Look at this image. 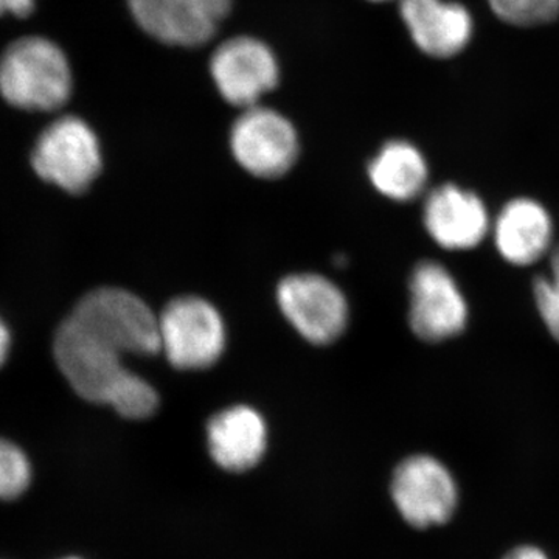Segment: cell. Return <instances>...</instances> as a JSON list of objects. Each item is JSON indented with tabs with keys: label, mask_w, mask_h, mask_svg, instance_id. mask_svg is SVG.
<instances>
[{
	"label": "cell",
	"mask_w": 559,
	"mask_h": 559,
	"mask_svg": "<svg viewBox=\"0 0 559 559\" xmlns=\"http://www.w3.org/2000/svg\"><path fill=\"white\" fill-rule=\"evenodd\" d=\"M53 355L70 388L81 399L110 406L128 419H145L159 407V395L148 381L124 367L121 353L73 319L55 334Z\"/></svg>",
	"instance_id": "1"
},
{
	"label": "cell",
	"mask_w": 559,
	"mask_h": 559,
	"mask_svg": "<svg viewBox=\"0 0 559 559\" xmlns=\"http://www.w3.org/2000/svg\"><path fill=\"white\" fill-rule=\"evenodd\" d=\"M209 451L221 468L245 473L263 459L267 428L263 417L249 406L221 411L207 425Z\"/></svg>",
	"instance_id": "14"
},
{
	"label": "cell",
	"mask_w": 559,
	"mask_h": 559,
	"mask_svg": "<svg viewBox=\"0 0 559 559\" xmlns=\"http://www.w3.org/2000/svg\"><path fill=\"white\" fill-rule=\"evenodd\" d=\"M0 94L28 110H57L72 94V70L64 51L40 36L11 44L0 58Z\"/></svg>",
	"instance_id": "2"
},
{
	"label": "cell",
	"mask_w": 559,
	"mask_h": 559,
	"mask_svg": "<svg viewBox=\"0 0 559 559\" xmlns=\"http://www.w3.org/2000/svg\"><path fill=\"white\" fill-rule=\"evenodd\" d=\"M370 2H389V0H370Z\"/></svg>",
	"instance_id": "24"
},
{
	"label": "cell",
	"mask_w": 559,
	"mask_h": 559,
	"mask_svg": "<svg viewBox=\"0 0 559 559\" xmlns=\"http://www.w3.org/2000/svg\"><path fill=\"white\" fill-rule=\"evenodd\" d=\"M423 224L432 241L447 250L477 248L491 227L485 202L455 183L430 191L423 207Z\"/></svg>",
	"instance_id": "11"
},
{
	"label": "cell",
	"mask_w": 559,
	"mask_h": 559,
	"mask_svg": "<svg viewBox=\"0 0 559 559\" xmlns=\"http://www.w3.org/2000/svg\"><path fill=\"white\" fill-rule=\"evenodd\" d=\"M367 173L374 190L396 202L414 201L425 191L429 179L426 157L406 140L385 143L371 159Z\"/></svg>",
	"instance_id": "16"
},
{
	"label": "cell",
	"mask_w": 559,
	"mask_h": 559,
	"mask_svg": "<svg viewBox=\"0 0 559 559\" xmlns=\"http://www.w3.org/2000/svg\"><path fill=\"white\" fill-rule=\"evenodd\" d=\"M69 318L121 355L151 356L160 352L159 318L130 290H91Z\"/></svg>",
	"instance_id": "3"
},
{
	"label": "cell",
	"mask_w": 559,
	"mask_h": 559,
	"mask_svg": "<svg viewBox=\"0 0 559 559\" xmlns=\"http://www.w3.org/2000/svg\"><path fill=\"white\" fill-rule=\"evenodd\" d=\"M533 294L544 325L551 337L559 342V248L551 252L549 277L536 278Z\"/></svg>",
	"instance_id": "19"
},
{
	"label": "cell",
	"mask_w": 559,
	"mask_h": 559,
	"mask_svg": "<svg viewBox=\"0 0 559 559\" xmlns=\"http://www.w3.org/2000/svg\"><path fill=\"white\" fill-rule=\"evenodd\" d=\"M210 73L221 97L241 109L260 105L280 80L274 51L252 36H235L216 47L210 58Z\"/></svg>",
	"instance_id": "9"
},
{
	"label": "cell",
	"mask_w": 559,
	"mask_h": 559,
	"mask_svg": "<svg viewBox=\"0 0 559 559\" xmlns=\"http://www.w3.org/2000/svg\"><path fill=\"white\" fill-rule=\"evenodd\" d=\"M409 323L415 336L430 344L452 340L468 325V304L443 264L419 261L409 283Z\"/></svg>",
	"instance_id": "8"
},
{
	"label": "cell",
	"mask_w": 559,
	"mask_h": 559,
	"mask_svg": "<svg viewBox=\"0 0 559 559\" xmlns=\"http://www.w3.org/2000/svg\"><path fill=\"white\" fill-rule=\"evenodd\" d=\"M66 559H80V558H66Z\"/></svg>",
	"instance_id": "25"
},
{
	"label": "cell",
	"mask_w": 559,
	"mask_h": 559,
	"mask_svg": "<svg viewBox=\"0 0 559 559\" xmlns=\"http://www.w3.org/2000/svg\"><path fill=\"white\" fill-rule=\"evenodd\" d=\"M197 3L202 11L213 17L216 22L226 17L231 9V0H191Z\"/></svg>",
	"instance_id": "20"
},
{
	"label": "cell",
	"mask_w": 559,
	"mask_h": 559,
	"mask_svg": "<svg viewBox=\"0 0 559 559\" xmlns=\"http://www.w3.org/2000/svg\"><path fill=\"white\" fill-rule=\"evenodd\" d=\"M400 14L415 46L428 57L439 60L455 57L473 39V16L462 3L400 0Z\"/></svg>",
	"instance_id": "12"
},
{
	"label": "cell",
	"mask_w": 559,
	"mask_h": 559,
	"mask_svg": "<svg viewBox=\"0 0 559 559\" xmlns=\"http://www.w3.org/2000/svg\"><path fill=\"white\" fill-rule=\"evenodd\" d=\"M160 352L179 370L209 369L226 349L219 311L201 297L171 300L159 316Z\"/></svg>",
	"instance_id": "4"
},
{
	"label": "cell",
	"mask_w": 559,
	"mask_h": 559,
	"mask_svg": "<svg viewBox=\"0 0 559 559\" xmlns=\"http://www.w3.org/2000/svg\"><path fill=\"white\" fill-rule=\"evenodd\" d=\"M489 9L516 27H538L559 16V0H488Z\"/></svg>",
	"instance_id": "17"
},
{
	"label": "cell",
	"mask_w": 559,
	"mask_h": 559,
	"mask_svg": "<svg viewBox=\"0 0 559 559\" xmlns=\"http://www.w3.org/2000/svg\"><path fill=\"white\" fill-rule=\"evenodd\" d=\"M393 502L412 527L429 528L451 520L459 503L457 481L432 455L417 454L396 466L390 484Z\"/></svg>",
	"instance_id": "7"
},
{
	"label": "cell",
	"mask_w": 559,
	"mask_h": 559,
	"mask_svg": "<svg viewBox=\"0 0 559 559\" xmlns=\"http://www.w3.org/2000/svg\"><path fill=\"white\" fill-rule=\"evenodd\" d=\"M31 479L27 455L16 444L0 439V499L20 498L31 485Z\"/></svg>",
	"instance_id": "18"
},
{
	"label": "cell",
	"mask_w": 559,
	"mask_h": 559,
	"mask_svg": "<svg viewBox=\"0 0 559 559\" xmlns=\"http://www.w3.org/2000/svg\"><path fill=\"white\" fill-rule=\"evenodd\" d=\"M277 301L290 325L311 344H331L347 329V299L322 275L296 274L283 278L277 288Z\"/></svg>",
	"instance_id": "10"
},
{
	"label": "cell",
	"mask_w": 559,
	"mask_h": 559,
	"mask_svg": "<svg viewBox=\"0 0 559 559\" xmlns=\"http://www.w3.org/2000/svg\"><path fill=\"white\" fill-rule=\"evenodd\" d=\"M503 559H549L543 550L535 546H521L510 551Z\"/></svg>",
	"instance_id": "22"
},
{
	"label": "cell",
	"mask_w": 559,
	"mask_h": 559,
	"mask_svg": "<svg viewBox=\"0 0 559 559\" xmlns=\"http://www.w3.org/2000/svg\"><path fill=\"white\" fill-rule=\"evenodd\" d=\"M496 249L507 263L530 266L549 253L554 221L549 210L532 198H516L503 205L495 230Z\"/></svg>",
	"instance_id": "13"
},
{
	"label": "cell",
	"mask_w": 559,
	"mask_h": 559,
	"mask_svg": "<svg viewBox=\"0 0 559 559\" xmlns=\"http://www.w3.org/2000/svg\"><path fill=\"white\" fill-rule=\"evenodd\" d=\"M128 7L135 24L167 46H204L218 24L191 0H128Z\"/></svg>",
	"instance_id": "15"
},
{
	"label": "cell",
	"mask_w": 559,
	"mask_h": 559,
	"mask_svg": "<svg viewBox=\"0 0 559 559\" xmlns=\"http://www.w3.org/2000/svg\"><path fill=\"white\" fill-rule=\"evenodd\" d=\"M102 150L97 135L79 117H61L36 142L32 165L36 175L68 193L90 189L102 171Z\"/></svg>",
	"instance_id": "5"
},
{
	"label": "cell",
	"mask_w": 559,
	"mask_h": 559,
	"mask_svg": "<svg viewBox=\"0 0 559 559\" xmlns=\"http://www.w3.org/2000/svg\"><path fill=\"white\" fill-rule=\"evenodd\" d=\"M230 150L249 175L275 179L296 164L300 153L299 134L278 110L257 105L242 109L235 120Z\"/></svg>",
	"instance_id": "6"
},
{
	"label": "cell",
	"mask_w": 559,
	"mask_h": 559,
	"mask_svg": "<svg viewBox=\"0 0 559 559\" xmlns=\"http://www.w3.org/2000/svg\"><path fill=\"white\" fill-rule=\"evenodd\" d=\"M35 0H0V16L13 14V16L25 17L32 13Z\"/></svg>",
	"instance_id": "21"
},
{
	"label": "cell",
	"mask_w": 559,
	"mask_h": 559,
	"mask_svg": "<svg viewBox=\"0 0 559 559\" xmlns=\"http://www.w3.org/2000/svg\"><path fill=\"white\" fill-rule=\"evenodd\" d=\"M10 352V333L9 329L3 325L2 320H0V367L3 366V362L7 360V356H9Z\"/></svg>",
	"instance_id": "23"
}]
</instances>
